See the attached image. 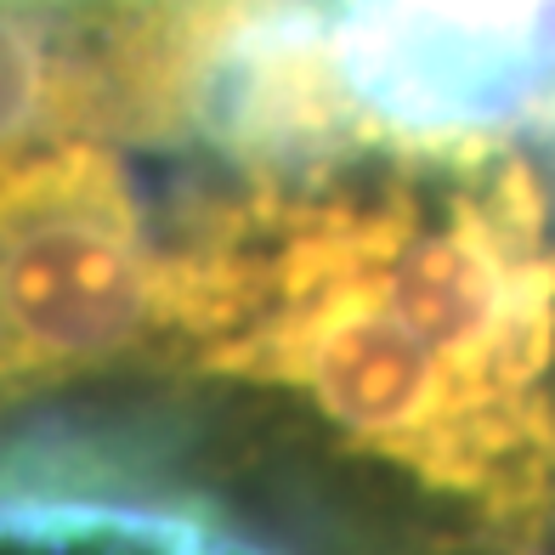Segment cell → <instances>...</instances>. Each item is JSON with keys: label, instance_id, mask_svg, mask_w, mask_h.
Here are the masks:
<instances>
[{"label": "cell", "instance_id": "obj_3", "mask_svg": "<svg viewBox=\"0 0 555 555\" xmlns=\"http://www.w3.org/2000/svg\"><path fill=\"white\" fill-rule=\"evenodd\" d=\"M170 233L147 227L114 147L0 159V448L40 391L165 358Z\"/></svg>", "mask_w": 555, "mask_h": 555}, {"label": "cell", "instance_id": "obj_4", "mask_svg": "<svg viewBox=\"0 0 555 555\" xmlns=\"http://www.w3.org/2000/svg\"><path fill=\"white\" fill-rule=\"evenodd\" d=\"M300 86L335 147H476L555 125V0H312Z\"/></svg>", "mask_w": 555, "mask_h": 555}, {"label": "cell", "instance_id": "obj_2", "mask_svg": "<svg viewBox=\"0 0 555 555\" xmlns=\"http://www.w3.org/2000/svg\"><path fill=\"white\" fill-rule=\"evenodd\" d=\"M312 0H0V159L233 125Z\"/></svg>", "mask_w": 555, "mask_h": 555}, {"label": "cell", "instance_id": "obj_1", "mask_svg": "<svg viewBox=\"0 0 555 555\" xmlns=\"http://www.w3.org/2000/svg\"><path fill=\"white\" fill-rule=\"evenodd\" d=\"M278 159L170 238L165 358L289 391L488 533L555 516V238L504 142Z\"/></svg>", "mask_w": 555, "mask_h": 555}]
</instances>
